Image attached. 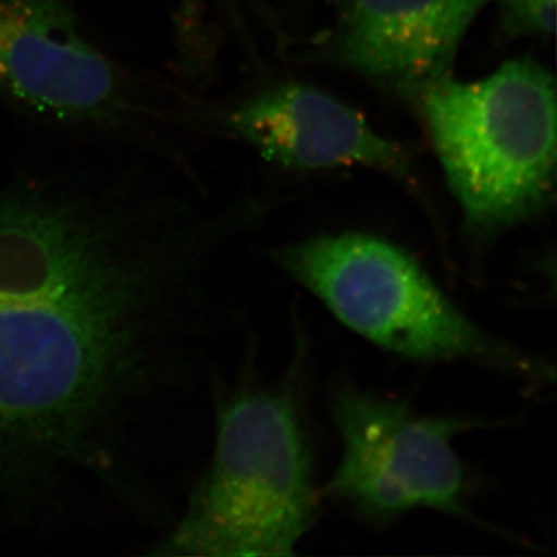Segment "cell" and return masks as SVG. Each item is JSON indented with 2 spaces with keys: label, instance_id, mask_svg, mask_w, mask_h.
I'll return each instance as SVG.
<instances>
[{
  "label": "cell",
  "instance_id": "8992f818",
  "mask_svg": "<svg viewBox=\"0 0 557 557\" xmlns=\"http://www.w3.org/2000/svg\"><path fill=\"white\" fill-rule=\"evenodd\" d=\"M0 95L42 119L97 129L145 112L129 76L91 46L62 0H0Z\"/></svg>",
  "mask_w": 557,
  "mask_h": 557
},
{
  "label": "cell",
  "instance_id": "5b68a950",
  "mask_svg": "<svg viewBox=\"0 0 557 557\" xmlns=\"http://www.w3.org/2000/svg\"><path fill=\"white\" fill-rule=\"evenodd\" d=\"M333 421L341 457L325 490L330 496L373 522L418 509L469 518L467 471L456 438L480 420L423 416L346 384L336 392Z\"/></svg>",
  "mask_w": 557,
  "mask_h": 557
},
{
  "label": "cell",
  "instance_id": "9c48e42d",
  "mask_svg": "<svg viewBox=\"0 0 557 557\" xmlns=\"http://www.w3.org/2000/svg\"><path fill=\"white\" fill-rule=\"evenodd\" d=\"M504 27L511 36H553L556 0H496Z\"/></svg>",
  "mask_w": 557,
  "mask_h": 557
},
{
  "label": "cell",
  "instance_id": "ba28073f",
  "mask_svg": "<svg viewBox=\"0 0 557 557\" xmlns=\"http://www.w3.org/2000/svg\"><path fill=\"white\" fill-rule=\"evenodd\" d=\"M491 0H346L330 57L370 81L420 91L449 75L458 47Z\"/></svg>",
  "mask_w": 557,
  "mask_h": 557
},
{
  "label": "cell",
  "instance_id": "52a82bcc",
  "mask_svg": "<svg viewBox=\"0 0 557 557\" xmlns=\"http://www.w3.org/2000/svg\"><path fill=\"white\" fill-rule=\"evenodd\" d=\"M263 159L298 171L366 168L412 182L409 150L325 91L282 84L242 102L226 120Z\"/></svg>",
  "mask_w": 557,
  "mask_h": 557
},
{
  "label": "cell",
  "instance_id": "277c9868",
  "mask_svg": "<svg viewBox=\"0 0 557 557\" xmlns=\"http://www.w3.org/2000/svg\"><path fill=\"white\" fill-rule=\"evenodd\" d=\"M271 259L373 346L421 362H468L548 384L555 368L480 327L413 256L383 237L327 234Z\"/></svg>",
  "mask_w": 557,
  "mask_h": 557
},
{
  "label": "cell",
  "instance_id": "3957f363",
  "mask_svg": "<svg viewBox=\"0 0 557 557\" xmlns=\"http://www.w3.org/2000/svg\"><path fill=\"white\" fill-rule=\"evenodd\" d=\"M417 95L472 236H498L553 203L557 109L552 73L534 61H509L486 78L467 83L448 75Z\"/></svg>",
  "mask_w": 557,
  "mask_h": 557
},
{
  "label": "cell",
  "instance_id": "7a4b0ae2",
  "mask_svg": "<svg viewBox=\"0 0 557 557\" xmlns=\"http://www.w3.org/2000/svg\"><path fill=\"white\" fill-rule=\"evenodd\" d=\"M313 458L288 387L223 398L207 471L152 555L292 556L318 518Z\"/></svg>",
  "mask_w": 557,
  "mask_h": 557
},
{
  "label": "cell",
  "instance_id": "6da1fadb",
  "mask_svg": "<svg viewBox=\"0 0 557 557\" xmlns=\"http://www.w3.org/2000/svg\"><path fill=\"white\" fill-rule=\"evenodd\" d=\"M249 209L203 211L137 172L0 186V509L36 522L78 483L131 480L143 410L186 384L209 269Z\"/></svg>",
  "mask_w": 557,
  "mask_h": 557
}]
</instances>
